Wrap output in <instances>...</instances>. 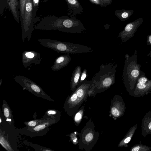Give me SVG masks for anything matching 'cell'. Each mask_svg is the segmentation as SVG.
I'll return each mask as SVG.
<instances>
[{"mask_svg": "<svg viewBox=\"0 0 151 151\" xmlns=\"http://www.w3.org/2000/svg\"><path fill=\"white\" fill-rule=\"evenodd\" d=\"M34 28L48 30H58L67 33H81L86 30L80 20L66 16L60 17H47L42 19Z\"/></svg>", "mask_w": 151, "mask_h": 151, "instance_id": "cell-1", "label": "cell"}, {"mask_svg": "<svg viewBox=\"0 0 151 151\" xmlns=\"http://www.w3.org/2000/svg\"><path fill=\"white\" fill-rule=\"evenodd\" d=\"M117 65V64L112 63L102 64L99 71L92 78L93 85L91 89L104 90L114 84Z\"/></svg>", "mask_w": 151, "mask_h": 151, "instance_id": "cell-2", "label": "cell"}, {"mask_svg": "<svg viewBox=\"0 0 151 151\" xmlns=\"http://www.w3.org/2000/svg\"><path fill=\"white\" fill-rule=\"evenodd\" d=\"M137 59L136 50L132 56L128 54L125 55L122 78L127 88H132L134 87L142 72L140 70L141 65L138 63Z\"/></svg>", "mask_w": 151, "mask_h": 151, "instance_id": "cell-3", "label": "cell"}, {"mask_svg": "<svg viewBox=\"0 0 151 151\" xmlns=\"http://www.w3.org/2000/svg\"><path fill=\"white\" fill-rule=\"evenodd\" d=\"M40 43L43 46L61 53L79 54L92 51L91 48L86 46L50 39H41Z\"/></svg>", "mask_w": 151, "mask_h": 151, "instance_id": "cell-4", "label": "cell"}, {"mask_svg": "<svg viewBox=\"0 0 151 151\" xmlns=\"http://www.w3.org/2000/svg\"><path fill=\"white\" fill-rule=\"evenodd\" d=\"M33 4L32 0H26L22 22L21 24L22 30V40L23 42L26 39L29 41L32 32L34 29L35 18L33 14Z\"/></svg>", "mask_w": 151, "mask_h": 151, "instance_id": "cell-5", "label": "cell"}, {"mask_svg": "<svg viewBox=\"0 0 151 151\" xmlns=\"http://www.w3.org/2000/svg\"><path fill=\"white\" fill-rule=\"evenodd\" d=\"M143 21V19L139 18L128 23L124 29L119 33L117 37H120L123 42H127L134 36L137 29Z\"/></svg>", "mask_w": 151, "mask_h": 151, "instance_id": "cell-6", "label": "cell"}, {"mask_svg": "<svg viewBox=\"0 0 151 151\" xmlns=\"http://www.w3.org/2000/svg\"><path fill=\"white\" fill-rule=\"evenodd\" d=\"M22 62L26 68L31 66L32 64L39 65L42 60L40 54L35 51H24L22 54Z\"/></svg>", "mask_w": 151, "mask_h": 151, "instance_id": "cell-7", "label": "cell"}, {"mask_svg": "<svg viewBox=\"0 0 151 151\" xmlns=\"http://www.w3.org/2000/svg\"><path fill=\"white\" fill-rule=\"evenodd\" d=\"M71 59V58L68 55L64 54L59 56L56 58L51 68L53 71L61 70L67 65Z\"/></svg>", "mask_w": 151, "mask_h": 151, "instance_id": "cell-8", "label": "cell"}, {"mask_svg": "<svg viewBox=\"0 0 151 151\" xmlns=\"http://www.w3.org/2000/svg\"><path fill=\"white\" fill-rule=\"evenodd\" d=\"M81 66L78 65L73 70L70 80L71 88L73 90L79 85V81L81 74Z\"/></svg>", "mask_w": 151, "mask_h": 151, "instance_id": "cell-9", "label": "cell"}, {"mask_svg": "<svg viewBox=\"0 0 151 151\" xmlns=\"http://www.w3.org/2000/svg\"><path fill=\"white\" fill-rule=\"evenodd\" d=\"M69 11L73 10L75 14L81 15L83 12V8L78 0H65Z\"/></svg>", "mask_w": 151, "mask_h": 151, "instance_id": "cell-10", "label": "cell"}, {"mask_svg": "<svg viewBox=\"0 0 151 151\" xmlns=\"http://www.w3.org/2000/svg\"><path fill=\"white\" fill-rule=\"evenodd\" d=\"M9 8L13 15L15 21L19 23V4L15 0H7Z\"/></svg>", "mask_w": 151, "mask_h": 151, "instance_id": "cell-11", "label": "cell"}, {"mask_svg": "<svg viewBox=\"0 0 151 151\" xmlns=\"http://www.w3.org/2000/svg\"><path fill=\"white\" fill-rule=\"evenodd\" d=\"M134 11L131 9H117L114 11L115 15L122 21L127 20L133 14Z\"/></svg>", "mask_w": 151, "mask_h": 151, "instance_id": "cell-12", "label": "cell"}, {"mask_svg": "<svg viewBox=\"0 0 151 151\" xmlns=\"http://www.w3.org/2000/svg\"><path fill=\"white\" fill-rule=\"evenodd\" d=\"M26 0H19L20 19L21 24L22 23L23 19Z\"/></svg>", "mask_w": 151, "mask_h": 151, "instance_id": "cell-13", "label": "cell"}, {"mask_svg": "<svg viewBox=\"0 0 151 151\" xmlns=\"http://www.w3.org/2000/svg\"><path fill=\"white\" fill-rule=\"evenodd\" d=\"M32 1L33 7V16L35 17L38 8L40 0H32Z\"/></svg>", "mask_w": 151, "mask_h": 151, "instance_id": "cell-14", "label": "cell"}, {"mask_svg": "<svg viewBox=\"0 0 151 151\" xmlns=\"http://www.w3.org/2000/svg\"><path fill=\"white\" fill-rule=\"evenodd\" d=\"M87 75V70L86 69H84L82 72L81 74L79 81V85L81 84L84 81V79L86 78Z\"/></svg>", "mask_w": 151, "mask_h": 151, "instance_id": "cell-15", "label": "cell"}, {"mask_svg": "<svg viewBox=\"0 0 151 151\" xmlns=\"http://www.w3.org/2000/svg\"><path fill=\"white\" fill-rule=\"evenodd\" d=\"M100 6L101 7H104L111 5L112 0H100Z\"/></svg>", "mask_w": 151, "mask_h": 151, "instance_id": "cell-16", "label": "cell"}, {"mask_svg": "<svg viewBox=\"0 0 151 151\" xmlns=\"http://www.w3.org/2000/svg\"><path fill=\"white\" fill-rule=\"evenodd\" d=\"M151 32V28H150ZM147 45H150L151 47V34L148 35L147 37ZM147 55L151 57V49L150 52L147 54Z\"/></svg>", "mask_w": 151, "mask_h": 151, "instance_id": "cell-17", "label": "cell"}, {"mask_svg": "<svg viewBox=\"0 0 151 151\" xmlns=\"http://www.w3.org/2000/svg\"><path fill=\"white\" fill-rule=\"evenodd\" d=\"M111 113L114 115L116 116H119V113L116 108L113 107L111 109Z\"/></svg>", "mask_w": 151, "mask_h": 151, "instance_id": "cell-18", "label": "cell"}, {"mask_svg": "<svg viewBox=\"0 0 151 151\" xmlns=\"http://www.w3.org/2000/svg\"><path fill=\"white\" fill-rule=\"evenodd\" d=\"M82 116V113L80 112L77 113L75 116V119L76 122H79L81 119Z\"/></svg>", "mask_w": 151, "mask_h": 151, "instance_id": "cell-19", "label": "cell"}, {"mask_svg": "<svg viewBox=\"0 0 151 151\" xmlns=\"http://www.w3.org/2000/svg\"><path fill=\"white\" fill-rule=\"evenodd\" d=\"M46 127L45 124H43L37 126L34 128V129L36 131H39L44 129Z\"/></svg>", "mask_w": 151, "mask_h": 151, "instance_id": "cell-20", "label": "cell"}, {"mask_svg": "<svg viewBox=\"0 0 151 151\" xmlns=\"http://www.w3.org/2000/svg\"><path fill=\"white\" fill-rule=\"evenodd\" d=\"M93 138V135L91 133H89L87 134L85 137V139L86 141H90Z\"/></svg>", "mask_w": 151, "mask_h": 151, "instance_id": "cell-21", "label": "cell"}, {"mask_svg": "<svg viewBox=\"0 0 151 151\" xmlns=\"http://www.w3.org/2000/svg\"><path fill=\"white\" fill-rule=\"evenodd\" d=\"M78 97L75 92L73 94L70 98V101L72 102H74L77 101Z\"/></svg>", "mask_w": 151, "mask_h": 151, "instance_id": "cell-22", "label": "cell"}, {"mask_svg": "<svg viewBox=\"0 0 151 151\" xmlns=\"http://www.w3.org/2000/svg\"><path fill=\"white\" fill-rule=\"evenodd\" d=\"M4 114L6 117H8L9 116V111L7 108H5L4 109Z\"/></svg>", "mask_w": 151, "mask_h": 151, "instance_id": "cell-23", "label": "cell"}, {"mask_svg": "<svg viewBox=\"0 0 151 151\" xmlns=\"http://www.w3.org/2000/svg\"><path fill=\"white\" fill-rule=\"evenodd\" d=\"M91 3L97 5H100V0H88Z\"/></svg>", "mask_w": 151, "mask_h": 151, "instance_id": "cell-24", "label": "cell"}, {"mask_svg": "<svg viewBox=\"0 0 151 151\" xmlns=\"http://www.w3.org/2000/svg\"><path fill=\"white\" fill-rule=\"evenodd\" d=\"M36 124V122L32 121L29 122L28 123V124L29 126L33 127L35 126Z\"/></svg>", "mask_w": 151, "mask_h": 151, "instance_id": "cell-25", "label": "cell"}, {"mask_svg": "<svg viewBox=\"0 0 151 151\" xmlns=\"http://www.w3.org/2000/svg\"><path fill=\"white\" fill-rule=\"evenodd\" d=\"M131 139V137H127L124 139V143L126 144L128 143L130 141Z\"/></svg>", "mask_w": 151, "mask_h": 151, "instance_id": "cell-26", "label": "cell"}, {"mask_svg": "<svg viewBox=\"0 0 151 151\" xmlns=\"http://www.w3.org/2000/svg\"><path fill=\"white\" fill-rule=\"evenodd\" d=\"M139 147L137 146L133 148L132 150V151H138L139 150Z\"/></svg>", "mask_w": 151, "mask_h": 151, "instance_id": "cell-27", "label": "cell"}, {"mask_svg": "<svg viewBox=\"0 0 151 151\" xmlns=\"http://www.w3.org/2000/svg\"><path fill=\"white\" fill-rule=\"evenodd\" d=\"M48 113L50 114H54L56 113V112L54 111H48Z\"/></svg>", "mask_w": 151, "mask_h": 151, "instance_id": "cell-28", "label": "cell"}, {"mask_svg": "<svg viewBox=\"0 0 151 151\" xmlns=\"http://www.w3.org/2000/svg\"><path fill=\"white\" fill-rule=\"evenodd\" d=\"M148 127L149 129L151 130V122L149 123L148 125Z\"/></svg>", "mask_w": 151, "mask_h": 151, "instance_id": "cell-29", "label": "cell"}, {"mask_svg": "<svg viewBox=\"0 0 151 151\" xmlns=\"http://www.w3.org/2000/svg\"><path fill=\"white\" fill-rule=\"evenodd\" d=\"M7 121H11V119H6Z\"/></svg>", "mask_w": 151, "mask_h": 151, "instance_id": "cell-30", "label": "cell"}, {"mask_svg": "<svg viewBox=\"0 0 151 151\" xmlns=\"http://www.w3.org/2000/svg\"><path fill=\"white\" fill-rule=\"evenodd\" d=\"M48 1V0H44L43 1V2L44 3V2H46L47 1Z\"/></svg>", "mask_w": 151, "mask_h": 151, "instance_id": "cell-31", "label": "cell"}, {"mask_svg": "<svg viewBox=\"0 0 151 151\" xmlns=\"http://www.w3.org/2000/svg\"><path fill=\"white\" fill-rule=\"evenodd\" d=\"M17 3L19 4L18 2V0H15Z\"/></svg>", "mask_w": 151, "mask_h": 151, "instance_id": "cell-32", "label": "cell"}, {"mask_svg": "<svg viewBox=\"0 0 151 151\" xmlns=\"http://www.w3.org/2000/svg\"><path fill=\"white\" fill-rule=\"evenodd\" d=\"M0 121H0V123H1V119H0Z\"/></svg>", "mask_w": 151, "mask_h": 151, "instance_id": "cell-33", "label": "cell"}]
</instances>
